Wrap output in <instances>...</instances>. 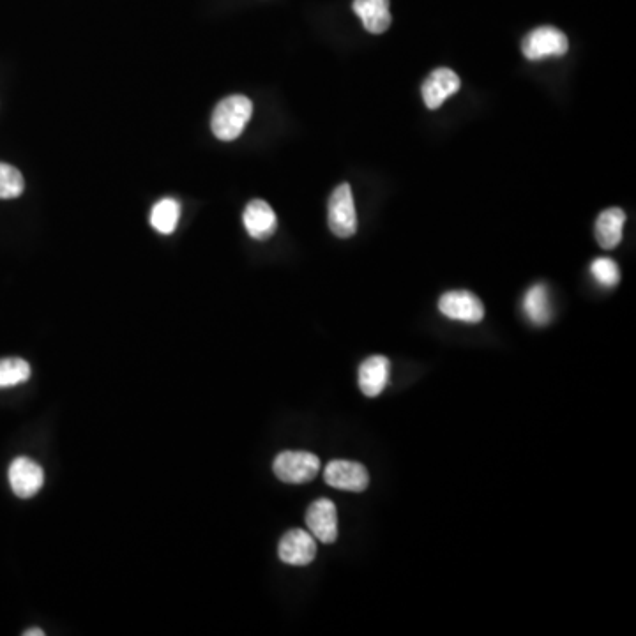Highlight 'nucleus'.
<instances>
[{
	"mask_svg": "<svg viewBox=\"0 0 636 636\" xmlns=\"http://www.w3.org/2000/svg\"><path fill=\"white\" fill-rule=\"evenodd\" d=\"M25 181L20 170L8 163H0V200L18 198L23 193Z\"/></svg>",
	"mask_w": 636,
	"mask_h": 636,
	"instance_id": "nucleus-18",
	"label": "nucleus"
},
{
	"mask_svg": "<svg viewBox=\"0 0 636 636\" xmlns=\"http://www.w3.org/2000/svg\"><path fill=\"white\" fill-rule=\"evenodd\" d=\"M439 310L451 320L477 324L485 318V306L479 297L467 290H451L440 297Z\"/></svg>",
	"mask_w": 636,
	"mask_h": 636,
	"instance_id": "nucleus-5",
	"label": "nucleus"
},
{
	"mask_svg": "<svg viewBox=\"0 0 636 636\" xmlns=\"http://www.w3.org/2000/svg\"><path fill=\"white\" fill-rule=\"evenodd\" d=\"M253 114V105L246 96H230L214 108L211 128L214 137L232 142L243 133Z\"/></svg>",
	"mask_w": 636,
	"mask_h": 636,
	"instance_id": "nucleus-1",
	"label": "nucleus"
},
{
	"mask_svg": "<svg viewBox=\"0 0 636 636\" xmlns=\"http://www.w3.org/2000/svg\"><path fill=\"white\" fill-rule=\"evenodd\" d=\"M31 366L20 357L0 359V389L20 386L31 379Z\"/></svg>",
	"mask_w": 636,
	"mask_h": 636,
	"instance_id": "nucleus-17",
	"label": "nucleus"
},
{
	"mask_svg": "<svg viewBox=\"0 0 636 636\" xmlns=\"http://www.w3.org/2000/svg\"><path fill=\"white\" fill-rule=\"evenodd\" d=\"M23 636H45V631L38 628L29 629V631H25V633H23Z\"/></svg>",
	"mask_w": 636,
	"mask_h": 636,
	"instance_id": "nucleus-20",
	"label": "nucleus"
},
{
	"mask_svg": "<svg viewBox=\"0 0 636 636\" xmlns=\"http://www.w3.org/2000/svg\"><path fill=\"white\" fill-rule=\"evenodd\" d=\"M243 221L248 234L257 241H265L273 237L278 227L273 207L264 200H251L248 207L244 209Z\"/></svg>",
	"mask_w": 636,
	"mask_h": 636,
	"instance_id": "nucleus-11",
	"label": "nucleus"
},
{
	"mask_svg": "<svg viewBox=\"0 0 636 636\" xmlns=\"http://www.w3.org/2000/svg\"><path fill=\"white\" fill-rule=\"evenodd\" d=\"M329 228L334 235L347 239L356 234L357 214L349 184H340L329 198Z\"/></svg>",
	"mask_w": 636,
	"mask_h": 636,
	"instance_id": "nucleus-4",
	"label": "nucleus"
},
{
	"mask_svg": "<svg viewBox=\"0 0 636 636\" xmlns=\"http://www.w3.org/2000/svg\"><path fill=\"white\" fill-rule=\"evenodd\" d=\"M626 223V212L612 207L601 212L596 221V241L603 250H614L622 241V228Z\"/></svg>",
	"mask_w": 636,
	"mask_h": 636,
	"instance_id": "nucleus-14",
	"label": "nucleus"
},
{
	"mask_svg": "<svg viewBox=\"0 0 636 636\" xmlns=\"http://www.w3.org/2000/svg\"><path fill=\"white\" fill-rule=\"evenodd\" d=\"M364 29L371 34H382L391 25V11H389V0H354L352 4Z\"/></svg>",
	"mask_w": 636,
	"mask_h": 636,
	"instance_id": "nucleus-13",
	"label": "nucleus"
},
{
	"mask_svg": "<svg viewBox=\"0 0 636 636\" xmlns=\"http://www.w3.org/2000/svg\"><path fill=\"white\" fill-rule=\"evenodd\" d=\"M8 477L11 490L20 499H32L45 483V472L41 465L25 456L13 460L9 465Z\"/></svg>",
	"mask_w": 636,
	"mask_h": 636,
	"instance_id": "nucleus-6",
	"label": "nucleus"
},
{
	"mask_svg": "<svg viewBox=\"0 0 636 636\" xmlns=\"http://www.w3.org/2000/svg\"><path fill=\"white\" fill-rule=\"evenodd\" d=\"M591 273L603 287H617L621 281L619 265L612 258H596L591 264Z\"/></svg>",
	"mask_w": 636,
	"mask_h": 636,
	"instance_id": "nucleus-19",
	"label": "nucleus"
},
{
	"mask_svg": "<svg viewBox=\"0 0 636 636\" xmlns=\"http://www.w3.org/2000/svg\"><path fill=\"white\" fill-rule=\"evenodd\" d=\"M389 371H391V363L387 357H368L359 366V387L364 396L368 398L379 396L389 384Z\"/></svg>",
	"mask_w": 636,
	"mask_h": 636,
	"instance_id": "nucleus-12",
	"label": "nucleus"
},
{
	"mask_svg": "<svg viewBox=\"0 0 636 636\" xmlns=\"http://www.w3.org/2000/svg\"><path fill=\"white\" fill-rule=\"evenodd\" d=\"M306 525L313 538L324 545H333L338 539V511L329 499H318L306 511Z\"/></svg>",
	"mask_w": 636,
	"mask_h": 636,
	"instance_id": "nucleus-8",
	"label": "nucleus"
},
{
	"mask_svg": "<svg viewBox=\"0 0 636 636\" xmlns=\"http://www.w3.org/2000/svg\"><path fill=\"white\" fill-rule=\"evenodd\" d=\"M179 218H181V205L174 198L159 200L158 204L152 207L151 225L158 230L159 234H174Z\"/></svg>",
	"mask_w": 636,
	"mask_h": 636,
	"instance_id": "nucleus-16",
	"label": "nucleus"
},
{
	"mask_svg": "<svg viewBox=\"0 0 636 636\" xmlns=\"http://www.w3.org/2000/svg\"><path fill=\"white\" fill-rule=\"evenodd\" d=\"M523 311L534 326H546L552 320V304L546 285H534L523 297Z\"/></svg>",
	"mask_w": 636,
	"mask_h": 636,
	"instance_id": "nucleus-15",
	"label": "nucleus"
},
{
	"mask_svg": "<svg viewBox=\"0 0 636 636\" xmlns=\"http://www.w3.org/2000/svg\"><path fill=\"white\" fill-rule=\"evenodd\" d=\"M274 474L288 485H304L315 479L320 470L318 456L306 451H285L274 460Z\"/></svg>",
	"mask_w": 636,
	"mask_h": 636,
	"instance_id": "nucleus-2",
	"label": "nucleus"
},
{
	"mask_svg": "<svg viewBox=\"0 0 636 636\" xmlns=\"http://www.w3.org/2000/svg\"><path fill=\"white\" fill-rule=\"evenodd\" d=\"M568 38L555 27H538L522 41V52L529 61H541L545 57H562L568 52Z\"/></svg>",
	"mask_w": 636,
	"mask_h": 636,
	"instance_id": "nucleus-3",
	"label": "nucleus"
},
{
	"mask_svg": "<svg viewBox=\"0 0 636 636\" xmlns=\"http://www.w3.org/2000/svg\"><path fill=\"white\" fill-rule=\"evenodd\" d=\"M460 76L456 75L453 69L439 68L430 73L424 80L421 92H423L424 103L428 108H439L449 96L460 91Z\"/></svg>",
	"mask_w": 636,
	"mask_h": 636,
	"instance_id": "nucleus-10",
	"label": "nucleus"
},
{
	"mask_svg": "<svg viewBox=\"0 0 636 636\" xmlns=\"http://www.w3.org/2000/svg\"><path fill=\"white\" fill-rule=\"evenodd\" d=\"M281 561L290 566H308L317 555V543L310 532L301 529L288 530L287 534L281 538L280 548Z\"/></svg>",
	"mask_w": 636,
	"mask_h": 636,
	"instance_id": "nucleus-9",
	"label": "nucleus"
},
{
	"mask_svg": "<svg viewBox=\"0 0 636 636\" xmlns=\"http://www.w3.org/2000/svg\"><path fill=\"white\" fill-rule=\"evenodd\" d=\"M324 479L327 485L343 492H364L370 485V474L366 467L349 460H334L329 463Z\"/></svg>",
	"mask_w": 636,
	"mask_h": 636,
	"instance_id": "nucleus-7",
	"label": "nucleus"
}]
</instances>
